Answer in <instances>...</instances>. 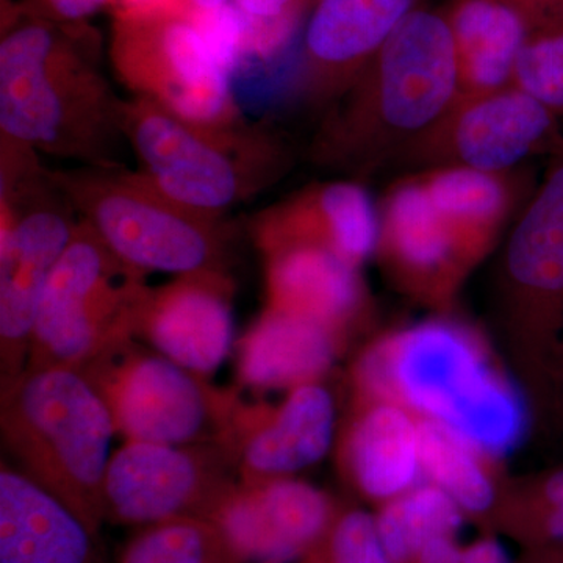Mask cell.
I'll list each match as a JSON object with an SVG mask.
<instances>
[{
    "instance_id": "cell-1",
    "label": "cell",
    "mask_w": 563,
    "mask_h": 563,
    "mask_svg": "<svg viewBox=\"0 0 563 563\" xmlns=\"http://www.w3.org/2000/svg\"><path fill=\"white\" fill-rule=\"evenodd\" d=\"M90 24L2 11L0 140L85 166H120L122 101L99 63Z\"/></svg>"
},
{
    "instance_id": "cell-2",
    "label": "cell",
    "mask_w": 563,
    "mask_h": 563,
    "mask_svg": "<svg viewBox=\"0 0 563 563\" xmlns=\"http://www.w3.org/2000/svg\"><path fill=\"white\" fill-rule=\"evenodd\" d=\"M457 98L450 25L442 10L420 5L332 103L310 146L313 162L358 176L391 168Z\"/></svg>"
},
{
    "instance_id": "cell-3",
    "label": "cell",
    "mask_w": 563,
    "mask_h": 563,
    "mask_svg": "<svg viewBox=\"0 0 563 563\" xmlns=\"http://www.w3.org/2000/svg\"><path fill=\"white\" fill-rule=\"evenodd\" d=\"M357 380L374 401L413 410L477 453L506 454L523 439L521 396L457 322H421L387 336L363 355Z\"/></svg>"
},
{
    "instance_id": "cell-4",
    "label": "cell",
    "mask_w": 563,
    "mask_h": 563,
    "mask_svg": "<svg viewBox=\"0 0 563 563\" xmlns=\"http://www.w3.org/2000/svg\"><path fill=\"white\" fill-rule=\"evenodd\" d=\"M0 432L14 468L99 533L117 428L90 380L73 368L22 373L2 387Z\"/></svg>"
},
{
    "instance_id": "cell-5",
    "label": "cell",
    "mask_w": 563,
    "mask_h": 563,
    "mask_svg": "<svg viewBox=\"0 0 563 563\" xmlns=\"http://www.w3.org/2000/svg\"><path fill=\"white\" fill-rule=\"evenodd\" d=\"M121 125L143 176L173 201L214 217L268 188L291 165L290 147L269 125L192 124L133 96L122 101Z\"/></svg>"
},
{
    "instance_id": "cell-6",
    "label": "cell",
    "mask_w": 563,
    "mask_h": 563,
    "mask_svg": "<svg viewBox=\"0 0 563 563\" xmlns=\"http://www.w3.org/2000/svg\"><path fill=\"white\" fill-rule=\"evenodd\" d=\"M51 174L80 221L133 268L174 276L225 272L232 232L224 217L173 201L124 165Z\"/></svg>"
},
{
    "instance_id": "cell-7",
    "label": "cell",
    "mask_w": 563,
    "mask_h": 563,
    "mask_svg": "<svg viewBox=\"0 0 563 563\" xmlns=\"http://www.w3.org/2000/svg\"><path fill=\"white\" fill-rule=\"evenodd\" d=\"M0 387L24 373L51 274L79 225L38 154L0 140Z\"/></svg>"
},
{
    "instance_id": "cell-8",
    "label": "cell",
    "mask_w": 563,
    "mask_h": 563,
    "mask_svg": "<svg viewBox=\"0 0 563 563\" xmlns=\"http://www.w3.org/2000/svg\"><path fill=\"white\" fill-rule=\"evenodd\" d=\"M146 273L122 262L80 221L44 288L24 372L84 368L133 339Z\"/></svg>"
},
{
    "instance_id": "cell-9",
    "label": "cell",
    "mask_w": 563,
    "mask_h": 563,
    "mask_svg": "<svg viewBox=\"0 0 563 563\" xmlns=\"http://www.w3.org/2000/svg\"><path fill=\"white\" fill-rule=\"evenodd\" d=\"M106 402L117 433L133 442L224 444L233 451L244 406L203 376L125 340L80 368ZM235 453V451H233Z\"/></svg>"
},
{
    "instance_id": "cell-10",
    "label": "cell",
    "mask_w": 563,
    "mask_h": 563,
    "mask_svg": "<svg viewBox=\"0 0 563 563\" xmlns=\"http://www.w3.org/2000/svg\"><path fill=\"white\" fill-rule=\"evenodd\" d=\"M109 58L133 98L147 99L199 125L242 124L231 76L188 16L113 10Z\"/></svg>"
},
{
    "instance_id": "cell-11",
    "label": "cell",
    "mask_w": 563,
    "mask_h": 563,
    "mask_svg": "<svg viewBox=\"0 0 563 563\" xmlns=\"http://www.w3.org/2000/svg\"><path fill=\"white\" fill-rule=\"evenodd\" d=\"M563 151L562 120L517 87L459 96L428 132L396 158L391 168L420 173L468 168L507 173L536 157Z\"/></svg>"
},
{
    "instance_id": "cell-12",
    "label": "cell",
    "mask_w": 563,
    "mask_h": 563,
    "mask_svg": "<svg viewBox=\"0 0 563 563\" xmlns=\"http://www.w3.org/2000/svg\"><path fill=\"white\" fill-rule=\"evenodd\" d=\"M239 461L224 444H163L125 440L103 481V517L146 526L177 517L209 518L235 487Z\"/></svg>"
},
{
    "instance_id": "cell-13",
    "label": "cell",
    "mask_w": 563,
    "mask_h": 563,
    "mask_svg": "<svg viewBox=\"0 0 563 563\" xmlns=\"http://www.w3.org/2000/svg\"><path fill=\"white\" fill-rule=\"evenodd\" d=\"M525 203L504 252V290L540 383L553 379L563 331V151Z\"/></svg>"
},
{
    "instance_id": "cell-14",
    "label": "cell",
    "mask_w": 563,
    "mask_h": 563,
    "mask_svg": "<svg viewBox=\"0 0 563 563\" xmlns=\"http://www.w3.org/2000/svg\"><path fill=\"white\" fill-rule=\"evenodd\" d=\"M420 0H313L303 21L296 87L331 107L383 49Z\"/></svg>"
},
{
    "instance_id": "cell-15",
    "label": "cell",
    "mask_w": 563,
    "mask_h": 563,
    "mask_svg": "<svg viewBox=\"0 0 563 563\" xmlns=\"http://www.w3.org/2000/svg\"><path fill=\"white\" fill-rule=\"evenodd\" d=\"M336 514L325 493L282 477L240 481L210 520L243 563H296L317 547Z\"/></svg>"
},
{
    "instance_id": "cell-16",
    "label": "cell",
    "mask_w": 563,
    "mask_h": 563,
    "mask_svg": "<svg viewBox=\"0 0 563 563\" xmlns=\"http://www.w3.org/2000/svg\"><path fill=\"white\" fill-rule=\"evenodd\" d=\"M232 299L228 272L174 276L168 284L144 292L133 333L184 368L207 376L233 346Z\"/></svg>"
},
{
    "instance_id": "cell-17",
    "label": "cell",
    "mask_w": 563,
    "mask_h": 563,
    "mask_svg": "<svg viewBox=\"0 0 563 563\" xmlns=\"http://www.w3.org/2000/svg\"><path fill=\"white\" fill-rule=\"evenodd\" d=\"M376 252L398 287L429 302L448 301L472 269L415 173L377 203Z\"/></svg>"
},
{
    "instance_id": "cell-18",
    "label": "cell",
    "mask_w": 563,
    "mask_h": 563,
    "mask_svg": "<svg viewBox=\"0 0 563 563\" xmlns=\"http://www.w3.org/2000/svg\"><path fill=\"white\" fill-rule=\"evenodd\" d=\"M252 233L262 252L310 244L361 268L376 252L377 203L357 180L322 181L263 210Z\"/></svg>"
},
{
    "instance_id": "cell-19",
    "label": "cell",
    "mask_w": 563,
    "mask_h": 563,
    "mask_svg": "<svg viewBox=\"0 0 563 563\" xmlns=\"http://www.w3.org/2000/svg\"><path fill=\"white\" fill-rule=\"evenodd\" d=\"M335 404L320 383L290 391L279 409H244L235 453L242 481L282 479L320 462L331 450Z\"/></svg>"
},
{
    "instance_id": "cell-20",
    "label": "cell",
    "mask_w": 563,
    "mask_h": 563,
    "mask_svg": "<svg viewBox=\"0 0 563 563\" xmlns=\"http://www.w3.org/2000/svg\"><path fill=\"white\" fill-rule=\"evenodd\" d=\"M0 563H103L98 532L10 463L0 470Z\"/></svg>"
},
{
    "instance_id": "cell-21",
    "label": "cell",
    "mask_w": 563,
    "mask_h": 563,
    "mask_svg": "<svg viewBox=\"0 0 563 563\" xmlns=\"http://www.w3.org/2000/svg\"><path fill=\"white\" fill-rule=\"evenodd\" d=\"M268 309L296 314L344 335L365 306L361 268L332 251L292 244L263 252Z\"/></svg>"
},
{
    "instance_id": "cell-22",
    "label": "cell",
    "mask_w": 563,
    "mask_h": 563,
    "mask_svg": "<svg viewBox=\"0 0 563 563\" xmlns=\"http://www.w3.org/2000/svg\"><path fill=\"white\" fill-rule=\"evenodd\" d=\"M415 174L453 233L470 268L492 250L510 217L523 210L537 187L525 168L507 173L435 168Z\"/></svg>"
},
{
    "instance_id": "cell-23",
    "label": "cell",
    "mask_w": 563,
    "mask_h": 563,
    "mask_svg": "<svg viewBox=\"0 0 563 563\" xmlns=\"http://www.w3.org/2000/svg\"><path fill=\"white\" fill-rule=\"evenodd\" d=\"M342 336L325 325L268 309L239 343V376L255 390H295L331 369Z\"/></svg>"
},
{
    "instance_id": "cell-24",
    "label": "cell",
    "mask_w": 563,
    "mask_h": 563,
    "mask_svg": "<svg viewBox=\"0 0 563 563\" xmlns=\"http://www.w3.org/2000/svg\"><path fill=\"white\" fill-rule=\"evenodd\" d=\"M457 60L459 96L503 90L533 25L512 0H450L442 9Z\"/></svg>"
},
{
    "instance_id": "cell-25",
    "label": "cell",
    "mask_w": 563,
    "mask_h": 563,
    "mask_svg": "<svg viewBox=\"0 0 563 563\" xmlns=\"http://www.w3.org/2000/svg\"><path fill=\"white\" fill-rule=\"evenodd\" d=\"M346 462L368 498L387 503L410 490L421 472L418 420L399 404L373 401L352 429Z\"/></svg>"
},
{
    "instance_id": "cell-26",
    "label": "cell",
    "mask_w": 563,
    "mask_h": 563,
    "mask_svg": "<svg viewBox=\"0 0 563 563\" xmlns=\"http://www.w3.org/2000/svg\"><path fill=\"white\" fill-rule=\"evenodd\" d=\"M377 532L395 563H409L426 544L455 537L463 510L442 488L429 483L384 503L376 515Z\"/></svg>"
},
{
    "instance_id": "cell-27",
    "label": "cell",
    "mask_w": 563,
    "mask_h": 563,
    "mask_svg": "<svg viewBox=\"0 0 563 563\" xmlns=\"http://www.w3.org/2000/svg\"><path fill=\"white\" fill-rule=\"evenodd\" d=\"M420 470L431 484L442 488L463 514H492L496 492L476 450L461 437L429 420H418Z\"/></svg>"
},
{
    "instance_id": "cell-28",
    "label": "cell",
    "mask_w": 563,
    "mask_h": 563,
    "mask_svg": "<svg viewBox=\"0 0 563 563\" xmlns=\"http://www.w3.org/2000/svg\"><path fill=\"white\" fill-rule=\"evenodd\" d=\"M120 563H243L209 518L177 517L140 526Z\"/></svg>"
},
{
    "instance_id": "cell-29",
    "label": "cell",
    "mask_w": 563,
    "mask_h": 563,
    "mask_svg": "<svg viewBox=\"0 0 563 563\" xmlns=\"http://www.w3.org/2000/svg\"><path fill=\"white\" fill-rule=\"evenodd\" d=\"M496 518L526 550L563 547V468L526 485Z\"/></svg>"
},
{
    "instance_id": "cell-30",
    "label": "cell",
    "mask_w": 563,
    "mask_h": 563,
    "mask_svg": "<svg viewBox=\"0 0 563 563\" xmlns=\"http://www.w3.org/2000/svg\"><path fill=\"white\" fill-rule=\"evenodd\" d=\"M512 85L563 121V21L532 29L518 58Z\"/></svg>"
},
{
    "instance_id": "cell-31",
    "label": "cell",
    "mask_w": 563,
    "mask_h": 563,
    "mask_svg": "<svg viewBox=\"0 0 563 563\" xmlns=\"http://www.w3.org/2000/svg\"><path fill=\"white\" fill-rule=\"evenodd\" d=\"M246 18L244 54L262 63L279 62L290 47L313 0H232Z\"/></svg>"
},
{
    "instance_id": "cell-32",
    "label": "cell",
    "mask_w": 563,
    "mask_h": 563,
    "mask_svg": "<svg viewBox=\"0 0 563 563\" xmlns=\"http://www.w3.org/2000/svg\"><path fill=\"white\" fill-rule=\"evenodd\" d=\"M296 563H395L385 551L376 518L358 509L343 510L313 550Z\"/></svg>"
},
{
    "instance_id": "cell-33",
    "label": "cell",
    "mask_w": 563,
    "mask_h": 563,
    "mask_svg": "<svg viewBox=\"0 0 563 563\" xmlns=\"http://www.w3.org/2000/svg\"><path fill=\"white\" fill-rule=\"evenodd\" d=\"M113 0H2V11L60 25L88 24Z\"/></svg>"
},
{
    "instance_id": "cell-34",
    "label": "cell",
    "mask_w": 563,
    "mask_h": 563,
    "mask_svg": "<svg viewBox=\"0 0 563 563\" xmlns=\"http://www.w3.org/2000/svg\"><path fill=\"white\" fill-rule=\"evenodd\" d=\"M461 563H514L506 548L493 537H483L468 547H462Z\"/></svg>"
},
{
    "instance_id": "cell-35",
    "label": "cell",
    "mask_w": 563,
    "mask_h": 563,
    "mask_svg": "<svg viewBox=\"0 0 563 563\" xmlns=\"http://www.w3.org/2000/svg\"><path fill=\"white\" fill-rule=\"evenodd\" d=\"M533 27L550 24V22L563 21V0H512Z\"/></svg>"
},
{
    "instance_id": "cell-36",
    "label": "cell",
    "mask_w": 563,
    "mask_h": 563,
    "mask_svg": "<svg viewBox=\"0 0 563 563\" xmlns=\"http://www.w3.org/2000/svg\"><path fill=\"white\" fill-rule=\"evenodd\" d=\"M518 563H563V547L526 550L525 558Z\"/></svg>"
},
{
    "instance_id": "cell-37",
    "label": "cell",
    "mask_w": 563,
    "mask_h": 563,
    "mask_svg": "<svg viewBox=\"0 0 563 563\" xmlns=\"http://www.w3.org/2000/svg\"><path fill=\"white\" fill-rule=\"evenodd\" d=\"M181 2H184L185 14L191 16L199 11L218 9L232 0H181Z\"/></svg>"
},
{
    "instance_id": "cell-38",
    "label": "cell",
    "mask_w": 563,
    "mask_h": 563,
    "mask_svg": "<svg viewBox=\"0 0 563 563\" xmlns=\"http://www.w3.org/2000/svg\"><path fill=\"white\" fill-rule=\"evenodd\" d=\"M553 383L558 387L559 406H561V412L563 415V354L559 358L558 366H555L553 374Z\"/></svg>"
}]
</instances>
